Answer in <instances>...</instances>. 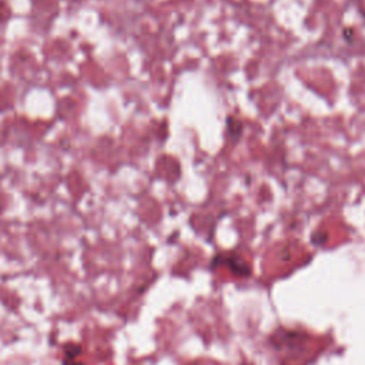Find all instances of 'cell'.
Masks as SVG:
<instances>
[{"label":"cell","mask_w":365,"mask_h":365,"mask_svg":"<svg viewBox=\"0 0 365 365\" xmlns=\"http://www.w3.org/2000/svg\"><path fill=\"white\" fill-rule=\"evenodd\" d=\"M215 264H225L231 268H234L235 272H240V274H245L248 272V265L238 257V255H234V254H224V255H218L215 259H214V265Z\"/></svg>","instance_id":"6da1fadb"},{"label":"cell","mask_w":365,"mask_h":365,"mask_svg":"<svg viewBox=\"0 0 365 365\" xmlns=\"http://www.w3.org/2000/svg\"><path fill=\"white\" fill-rule=\"evenodd\" d=\"M242 128H244V125H242V123L238 118H235L232 115L227 117V134L230 135L231 141L235 143V141H238L241 138Z\"/></svg>","instance_id":"7a4b0ae2"},{"label":"cell","mask_w":365,"mask_h":365,"mask_svg":"<svg viewBox=\"0 0 365 365\" xmlns=\"http://www.w3.org/2000/svg\"><path fill=\"white\" fill-rule=\"evenodd\" d=\"M81 352V348L78 345H68L66 348V358L68 359H76Z\"/></svg>","instance_id":"3957f363"},{"label":"cell","mask_w":365,"mask_h":365,"mask_svg":"<svg viewBox=\"0 0 365 365\" xmlns=\"http://www.w3.org/2000/svg\"><path fill=\"white\" fill-rule=\"evenodd\" d=\"M63 364H64V365H83V364H78V362H76L74 359H68V358H66V359L63 361Z\"/></svg>","instance_id":"277c9868"}]
</instances>
